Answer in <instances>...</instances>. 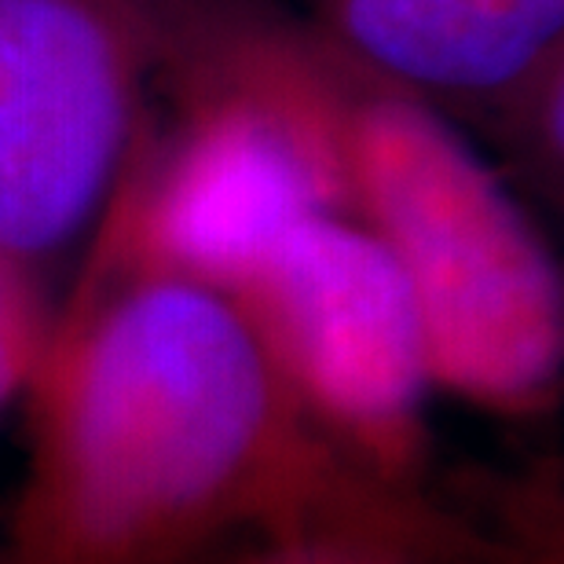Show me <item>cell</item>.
Returning <instances> with one entry per match:
<instances>
[{
	"instance_id": "obj_7",
	"label": "cell",
	"mask_w": 564,
	"mask_h": 564,
	"mask_svg": "<svg viewBox=\"0 0 564 564\" xmlns=\"http://www.w3.org/2000/svg\"><path fill=\"white\" fill-rule=\"evenodd\" d=\"M235 564H425L411 539L375 517H304Z\"/></svg>"
},
{
	"instance_id": "obj_4",
	"label": "cell",
	"mask_w": 564,
	"mask_h": 564,
	"mask_svg": "<svg viewBox=\"0 0 564 564\" xmlns=\"http://www.w3.org/2000/svg\"><path fill=\"white\" fill-rule=\"evenodd\" d=\"M228 297L304 414L400 458L433 389L425 323L389 246L341 213L286 228Z\"/></svg>"
},
{
	"instance_id": "obj_1",
	"label": "cell",
	"mask_w": 564,
	"mask_h": 564,
	"mask_svg": "<svg viewBox=\"0 0 564 564\" xmlns=\"http://www.w3.org/2000/svg\"><path fill=\"white\" fill-rule=\"evenodd\" d=\"M37 444L4 564H180L297 524L304 408L228 293L137 268L37 364Z\"/></svg>"
},
{
	"instance_id": "obj_5",
	"label": "cell",
	"mask_w": 564,
	"mask_h": 564,
	"mask_svg": "<svg viewBox=\"0 0 564 564\" xmlns=\"http://www.w3.org/2000/svg\"><path fill=\"white\" fill-rule=\"evenodd\" d=\"M184 126L129 213V261L228 293L268 246L308 213L334 209L330 184L301 140L228 88L162 77Z\"/></svg>"
},
{
	"instance_id": "obj_6",
	"label": "cell",
	"mask_w": 564,
	"mask_h": 564,
	"mask_svg": "<svg viewBox=\"0 0 564 564\" xmlns=\"http://www.w3.org/2000/svg\"><path fill=\"white\" fill-rule=\"evenodd\" d=\"M301 19L429 104L502 110L539 154L561 140L564 0H304Z\"/></svg>"
},
{
	"instance_id": "obj_2",
	"label": "cell",
	"mask_w": 564,
	"mask_h": 564,
	"mask_svg": "<svg viewBox=\"0 0 564 564\" xmlns=\"http://www.w3.org/2000/svg\"><path fill=\"white\" fill-rule=\"evenodd\" d=\"M184 63L279 118L319 162L334 209L389 246L419 301L433 386L506 414L543 408L564 367L561 272L429 99L253 0H198Z\"/></svg>"
},
{
	"instance_id": "obj_9",
	"label": "cell",
	"mask_w": 564,
	"mask_h": 564,
	"mask_svg": "<svg viewBox=\"0 0 564 564\" xmlns=\"http://www.w3.org/2000/svg\"><path fill=\"white\" fill-rule=\"evenodd\" d=\"M0 323H22V326H41L37 293L26 275H19L15 268L0 261Z\"/></svg>"
},
{
	"instance_id": "obj_8",
	"label": "cell",
	"mask_w": 564,
	"mask_h": 564,
	"mask_svg": "<svg viewBox=\"0 0 564 564\" xmlns=\"http://www.w3.org/2000/svg\"><path fill=\"white\" fill-rule=\"evenodd\" d=\"M44 352V330L22 323H0V419L15 403L22 386L37 375Z\"/></svg>"
},
{
	"instance_id": "obj_3",
	"label": "cell",
	"mask_w": 564,
	"mask_h": 564,
	"mask_svg": "<svg viewBox=\"0 0 564 564\" xmlns=\"http://www.w3.org/2000/svg\"><path fill=\"white\" fill-rule=\"evenodd\" d=\"M162 59V0H0V261L19 275L107 209Z\"/></svg>"
}]
</instances>
